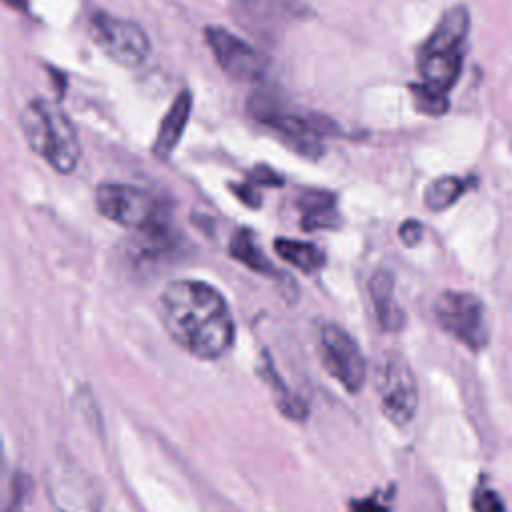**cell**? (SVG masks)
Returning a JSON list of instances; mask_svg holds the SVG:
<instances>
[{
	"mask_svg": "<svg viewBox=\"0 0 512 512\" xmlns=\"http://www.w3.org/2000/svg\"><path fill=\"white\" fill-rule=\"evenodd\" d=\"M158 302L166 332L188 354L214 360L230 350L234 318L214 286L202 280H176L166 284Z\"/></svg>",
	"mask_w": 512,
	"mask_h": 512,
	"instance_id": "1",
	"label": "cell"
},
{
	"mask_svg": "<svg viewBox=\"0 0 512 512\" xmlns=\"http://www.w3.org/2000/svg\"><path fill=\"white\" fill-rule=\"evenodd\" d=\"M20 130L28 148L56 172H74L82 148L70 118L56 104L42 98L28 100L20 112Z\"/></svg>",
	"mask_w": 512,
	"mask_h": 512,
	"instance_id": "2",
	"label": "cell"
},
{
	"mask_svg": "<svg viewBox=\"0 0 512 512\" xmlns=\"http://www.w3.org/2000/svg\"><path fill=\"white\" fill-rule=\"evenodd\" d=\"M94 200L104 218L124 228L148 234L166 230V212L162 202L142 188L120 182H102L96 188Z\"/></svg>",
	"mask_w": 512,
	"mask_h": 512,
	"instance_id": "3",
	"label": "cell"
},
{
	"mask_svg": "<svg viewBox=\"0 0 512 512\" xmlns=\"http://www.w3.org/2000/svg\"><path fill=\"white\" fill-rule=\"evenodd\" d=\"M434 316L444 332L478 352L488 344V324L482 300L470 292L446 290L434 302Z\"/></svg>",
	"mask_w": 512,
	"mask_h": 512,
	"instance_id": "4",
	"label": "cell"
},
{
	"mask_svg": "<svg viewBox=\"0 0 512 512\" xmlns=\"http://www.w3.org/2000/svg\"><path fill=\"white\" fill-rule=\"evenodd\" d=\"M90 36L108 58L124 68H138L150 54V38L136 22L104 10L90 16Z\"/></svg>",
	"mask_w": 512,
	"mask_h": 512,
	"instance_id": "5",
	"label": "cell"
},
{
	"mask_svg": "<svg viewBox=\"0 0 512 512\" xmlns=\"http://www.w3.org/2000/svg\"><path fill=\"white\" fill-rule=\"evenodd\" d=\"M376 392L384 416L396 426L408 424L418 408V388L410 366L396 354H388L376 370Z\"/></svg>",
	"mask_w": 512,
	"mask_h": 512,
	"instance_id": "6",
	"label": "cell"
},
{
	"mask_svg": "<svg viewBox=\"0 0 512 512\" xmlns=\"http://www.w3.org/2000/svg\"><path fill=\"white\" fill-rule=\"evenodd\" d=\"M320 360L326 372L348 392L362 388L366 380V360L356 340L336 324H324L318 338Z\"/></svg>",
	"mask_w": 512,
	"mask_h": 512,
	"instance_id": "7",
	"label": "cell"
},
{
	"mask_svg": "<svg viewBox=\"0 0 512 512\" xmlns=\"http://www.w3.org/2000/svg\"><path fill=\"white\" fill-rule=\"evenodd\" d=\"M204 38L220 70L236 82H256L264 76L268 60L252 44L222 26H206Z\"/></svg>",
	"mask_w": 512,
	"mask_h": 512,
	"instance_id": "8",
	"label": "cell"
},
{
	"mask_svg": "<svg viewBox=\"0 0 512 512\" xmlns=\"http://www.w3.org/2000/svg\"><path fill=\"white\" fill-rule=\"evenodd\" d=\"M258 122L272 128L276 134L284 136L286 142L298 150L300 154H320L322 152V138H328L338 128L334 122L322 116L312 114H292L282 108H258L256 110Z\"/></svg>",
	"mask_w": 512,
	"mask_h": 512,
	"instance_id": "9",
	"label": "cell"
},
{
	"mask_svg": "<svg viewBox=\"0 0 512 512\" xmlns=\"http://www.w3.org/2000/svg\"><path fill=\"white\" fill-rule=\"evenodd\" d=\"M302 8L294 0H230L236 22L250 34L268 40L278 36L292 20L300 18Z\"/></svg>",
	"mask_w": 512,
	"mask_h": 512,
	"instance_id": "10",
	"label": "cell"
},
{
	"mask_svg": "<svg viewBox=\"0 0 512 512\" xmlns=\"http://www.w3.org/2000/svg\"><path fill=\"white\" fill-rule=\"evenodd\" d=\"M470 30L466 6H452L442 14L420 52H464V40Z\"/></svg>",
	"mask_w": 512,
	"mask_h": 512,
	"instance_id": "11",
	"label": "cell"
},
{
	"mask_svg": "<svg viewBox=\"0 0 512 512\" xmlns=\"http://www.w3.org/2000/svg\"><path fill=\"white\" fill-rule=\"evenodd\" d=\"M192 112V94L188 90H182L170 104L168 112L160 120L154 144H152V154L160 160H166L174 148L178 146L186 126L188 118Z\"/></svg>",
	"mask_w": 512,
	"mask_h": 512,
	"instance_id": "12",
	"label": "cell"
},
{
	"mask_svg": "<svg viewBox=\"0 0 512 512\" xmlns=\"http://www.w3.org/2000/svg\"><path fill=\"white\" fill-rule=\"evenodd\" d=\"M296 206L300 210V226L308 232L312 230H332L340 224V214L336 206V196L328 190L308 188L304 190Z\"/></svg>",
	"mask_w": 512,
	"mask_h": 512,
	"instance_id": "13",
	"label": "cell"
},
{
	"mask_svg": "<svg viewBox=\"0 0 512 512\" xmlns=\"http://www.w3.org/2000/svg\"><path fill=\"white\" fill-rule=\"evenodd\" d=\"M370 300L378 324L386 332H398L404 326V312L394 298V276L390 270H376L368 280Z\"/></svg>",
	"mask_w": 512,
	"mask_h": 512,
	"instance_id": "14",
	"label": "cell"
},
{
	"mask_svg": "<svg viewBox=\"0 0 512 512\" xmlns=\"http://www.w3.org/2000/svg\"><path fill=\"white\" fill-rule=\"evenodd\" d=\"M464 52H418V70L422 82L448 92L462 70Z\"/></svg>",
	"mask_w": 512,
	"mask_h": 512,
	"instance_id": "15",
	"label": "cell"
},
{
	"mask_svg": "<svg viewBox=\"0 0 512 512\" xmlns=\"http://www.w3.org/2000/svg\"><path fill=\"white\" fill-rule=\"evenodd\" d=\"M274 252L304 274L318 272L326 262V254L322 248H318L312 242L294 240V238H276Z\"/></svg>",
	"mask_w": 512,
	"mask_h": 512,
	"instance_id": "16",
	"label": "cell"
},
{
	"mask_svg": "<svg viewBox=\"0 0 512 512\" xmlns=\"http://www.w3.org/2000/svg\"><path fill=\"white\" fill-rule=\"evenodd\" d=\"M228 252L234 260L244 264L246 268L258 272V274H274L272 262L266 258V254L258 248V244L252 238V232L248 228H240L232 234Z\"/></svg>",
	"mask_w": 512,
	"mask_h": 512,
	"instance_id": "17",
	"label": "cell"
},
{
	"mask_svg": "<svg viewBox=\"0 0 512 512\" xmlns=\"http://www.w3.org/2000/svg\"><path fill=\"white\" fill-rule=\"evenodd\" d=\"M468 188H470V180H466V178L440 176L426 186L424 204L432 212H442V210L450 208Z\"/></svg>",
	"mask_w": 512,
	"mask_h": 512,
	"instance_id": "18",
	"label": "cell"
},
{
	"mask_svg": "<svg viewBox=\"0 0 512 512\" xmlns=\"http://www.w3.org/2000/svg\"><path fill=\"white\" fill-rule=\"evenodd\" d=\"M410 94L414 108L426 116H440L448 110V92H442L438 88H432L424 82L410 84Z\"/></svg>",
	"mask_w": 512,
	"mask_h": 512,
	"instance_id": "19",
	"label": "cell"
},
{
	"mask_svg": "<svg viewBox=\"0 0 512 512\" xmlns=\"http://www.w3.org/2000/svg\"><path fill=\"white\" fill-rule=\"evenodd\" d=\"M472 510L474 512H506V506L496 490L490 486H478L472 494Z\"/></svg>",
	"mask_w": 512,
	"mask_h": 512,
	"instance_id": "20",
	"label": "cell"
},
{
	"mask_svg": "<svg viewBox=\"0 0 512 512\" xmlns=\"http://www.w3.org/2000/svg\"><path fill=\"white\" fill-rule=\"evenodd\" d=\"M422 236H424V226H422V222H418V220H414V218L404 220V222L400 224V228H398V238L402 240L404 246H416V244H420Z\"/></svg>",
	"mask_w": 512,
	"mask_h": 512,
	"instance_id": "21",
	"label": "cell"
},
{
	"mask_svg": "<svg viewBox=\"0 0 512 512\" xmlns=\"http://www.w3.org/2000/svg\"><path fill=\"white\" fill-rule=\"evenodd\" d=\"M248 182H252L254 186H282L284 178L270 166H254Z\"/></svg>",
	"mask_w": 512,
	"mask_h": 512,
	"instance_id": "22",
	"label": "cell"
},
{
	"mask_svg": "<svg viewBox=\"0 0 512 512\" xmlns=\"http://www.w3.org/2000/svg\"><path fill=\"white\" fill-rule=\"evenodd\" d=\"M350 512H390V508L384 504L382 498L368 496V498H362V500H352L350 502Z\"/></svg>",
	"mask_w": 512,
	"mask_h": 512,
	"instance_id": "23",
	"label": "cell"
},
{
	"mask_svg": "<svg viewBox=\"0 0 512 512\" xmlns=\"http://www.w3.org/2000/svg\"><path fill=\"white\" fill-rule=\"evenodd\" d=\"M232 190L236 192V196L244 202V204H248V206H252V208H256V206H260V194H258V186H254L252 182H242V184H238V186H232Z\"/></svg>",
	"mask_w": 512,
	"mask_h": 512,
	"instance_id": "24",
	"label": "cell"
},
{
	"mask_svg": "<svg viewBox=\"0 0 512 512\" xmlns=\"http://www.w3.org/2000/svg\"><path fill=\"white\" fill-rule=\"evenodd\" d=\"M6 4L14 6V8H24L26 6V0H6Z\"/></svg>",
	"mask_w": 512,
	"mask_h": 512,
	"instance_id": "25",
	"label": "cell"
}]
</instances>
